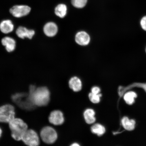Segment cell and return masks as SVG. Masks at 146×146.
<instances>
[{
  "label": "cell",
  "instance_id": "cell-13",
  "mask_svg": "<svg viewBox=\"0 0 146 146\" xmlns=\"http://www.w3.org/2000/svg\"><path fill=\"white\" fill-rule=\"evenodd\" d=\"M69 84L70 88L75 92H78L81 90L82 83L81 80L76 76L71 78L69 81Z\"/></svg>",
  "mask_w": 146,
  "mask_h": 146
},
{
  "label": "cell",
  "instance_id": "cell-21",
  "mask_svg": "<svg viewBox=\"0 0 146 146\" xmlns=\"http://www.w3.org/2000/svg\"><path fill=\"white\" fill-rule=\"evenodd\" d=\"M140 24L142 29L146 31V16L142 18L140 22Z\"/></svg>",
  "mask_w": 146,
  "mask_h": 146
},
{
  "label": "cell",
  "instance_id": "cell-12",
  "mask_svg": "<svg viewBox=\"0 0 146 146\" xmlns=\"http://www.w3.org/2000/svg\"><path fill=\"white\" fill-rule=\"evenodd\" d=\"M14 29V25L10 20H5L0 23V30L3 33L7 34L11 33Z\"/></svg>",
  "mask_w": 146,
  "mask_h": 146
},
{
  "label": "cell",
  "instance_id": "cell-15",
  "mask_svg": "<svg viewBox=\"0 0 146 146\" xmlns=\"http://www.w3.org/2000/svg\"><path fill=\"white\" fill-rule=\"evenodd\" d=\"M123 127L128 131H132L135 128V121L133 119L129 120L127 117H125L121 120Z\"/></svg>",
  "mask_w": 146,
  "mask_h": 146
},
{
  "label": "cell",
  "instance_id": "cell-9",
  "mask_svg": "<svg viewBox=\"0 0 146 146\" xmlns=\"http://www.w3.org/2000/svg\"><path fill=\"white\" fill-rule=\"evenodd\" d=\"M76 41L78 44L85 46L89 44L90 42V36L87 33L84 31L80 32L76 34L75 38Z\"/></svg>",
  "mask_w": 146,
  "mask_h": 146
},
{
  "label": "cell",
  "instance_id": "cell-25",
  "mask_svg": "<svg viewBox=\"0 0 146 146\" xmlns=\"http://www.w3.org/2000/svg\"></svg>",
  "mask_w": 146,
  "mask_h": 146
},
{
  "label": "cell",
  "instance_id": "cell-17",
  "mask_svg": "<svg viewBox=\"0 0 146 146\" xmlns=\"http://www.w3.org/2000/svg\"><path fill=\"white\" fill-rule=\"evenodd\" d=\"M91 132L94 134L101 136L105 132L106 129L103 126L99 123L94 124L91 127Z\"/></svg>",
  "mask_w": 146,
  "mask_h": 146
},
{
  "label": "cell",
  "instance_id": "cell-2",
  "mask_svg": "<svg viewBox=\"0 0 146 146\" xmlns=\"http://www.w3.org/2000/svg\"><path fill=\"white\" fill-rule=\"evenodd\" d=\"M9 123L13 138L17 141L21 140L23 135L28 129L27 124L19 118H14Z\"/></svg>",
  "mask_w": 146,
  "mask_h": 146
},
{
  "label": "cell",
  "instance_id": "cell-23",
  "mask_svg": "<svg viewBox=\"0 0 146 146\" xmlns=\"http://www.w3.org/2000/svg\"><path fill=\"white\" fill-rule=\"evenodd\" d=\"M71 146H80L79 144H78L77 143H74L72 144V145H71Z\"/></svg>",
  "mask_w": 146,
  "mask_h": 146
},
{
  "label": "cell",
  "instance_id": "cell-1",
  "mask_svg": "<svg viewBox=\"0 0 146 146\" xmlns=\"http://www.w3.org/2000/svg\"><path fill=\"white\" fill-rule=\"evenodd\" d=\"M29 100L33 104L38 106H46L50 100V92L46 87L36 88L33 86L30 87Z\"/></svg>",
  "mask_w": 146,
  "mask_h": 146
},
{
  "label": "cell",
  "instance_id": "cell-16",
  "mask_svg": "<svg viewBox=\"0 0 146 146\" xmlns=\"http://www.w3.org/2000/svg\"><path fill=\"white\" fill-rule=\"evenodd\" d=\"M67 7L64 4H59L55 9V13L56 15L61 18L65 17L67 14Z\"/></svg>",
  "mask_w": 146,
  "mask_h": 146
},
{
  "label": "cell",
  "instance_id": "cell-6",
  "mask_svg": "<svg viewBox=\"0 0 146 146\" xmlns=\"http://www.w3.org/2000/svg\"><path fill=\"white\" fill-rule=\"evenodd\" d=\"M31 9L30 7L28 5H17L12 7L10 9V12L14 17L21 18L30 13Z\"/></svg>",
  "mask_w": 146,
  "mask_h": 146
},
{
  "label": "cell",
  "instance_id": "cell-22",
  "mask_svg": "<svg viewBox=\"0 0 146 146\" xmlns=\"http://www.w3.org/2000/svg\"><path fill=\"white\" fill-rule=\"evenodd\" d=\"M91 92L94 94H99L100 91V89L99 87L96 86H95L92 88L91 90Z\"/></svg>",
  "mask_w": 146,
  "mask_h": 146
},
{
  "label": "cell",
  "instance_id": "cell-19",
  "mask_svg": "<svg viewBox=\"0 0 146 146\" xmlns=\"http://www.w3.org/2000/svg\"><path fill=\"white\" fill-rule=\"evenodd\" d=\"M87 0H72L73 6L78 8H82L84 7L87 3Z\"/></svg>",
  "mask_w": 146,
  "mask_h": 146
},
{
  "label": "cell",
  "instance_id": "cell-4",
  "mask_svg": "<svg viewBox=\"0 0 146 146\" xmlns=\"http://www.w3.org/2000/svg\"><path fill=\"white\" fill-rule=\"evenodd\" d=\"M40 136L42 141L46 143L52 144L56 141L57 138L56 131L52 127H46L42 129Z\"/></svg>",
  "mask_w": 146,
  "mask_h": 146
},
{
  "label": "cell",
  "instance_id": "cell-24",
  "mask_svg": "<svg viewBox=\"0 0 146 146\" xmlns=\"http://www.w3.org/2000/svg\"><path fill=\"white\" fill-rule=\"evenodd\" d=\"M2 133V130L0 128V138L1 136Z\"/></svg>",
  "mask_w": 146,
  "mask_h": 146
},
{
  "label": "cell",
  "instance_id": "cell-14",
  "mask_svg": "<svg viewBox=\"0 0 146 146\" xmlns=\"http://www.w3.org/2000/svg\"><path fill=\"white\" fill-rule=\"evenodd\" d=\"M95 115V112L93 109H86L84 113V117L86 123L89 124L94 123L96 120Z\"/></svg>",
  "mask_w": 146,
  "mask_h": 146
},
{
  "label": "cell",
  "instance_id": "cell-18",
  "mask_svg": "<svg viewBox=\"0 0 146 146\" xmlns=\"http://www.w3.org/2000/svg\"><path fill=\"white\" fill-rule=\"evenodd\" d=\"M137 97V94L134 92H128L124 96V99L128 104H132L134 102V98Z\"/></svg>",
  "mask_w": 146,
  "mask_h": 146
},
{
  "label": "cell",
  "instance_id": "cell-20",
  "mask_svg": "<svg viewBox=\"0 0 146 146\" xmlns=\"http://www.w3.org/2000/svg\"><path fill=\"white\" fill-rule=\"evenodd\" d=\"M102 94H94L91 92L89 95V98L90 101L93 103L97 104L99 103L100 101V98Z\"/></svg>",
  "mask_w": 146,
  "mask_h": 146
},
{
  "label": "cell",
  "instance_id": "cell-5",
  "mask_svg": "<svg viewBox=\"0 0 146 146\" xmlns=\"http://www.w3.org/2000/svg\"><path fill=\"white\" fill-rule=\"evenodd\" d=\"M25 145L30 146H36L39 145L40 140L38 135L32 129H27L21 138Z\"/></svg>",
  "mask_w": 146,
  "mask_h": 146
},
{
  "label": "cell",
  "instance_id": "cell-7",
  "mask_svg": "<svg viewBox=\"0 0 146 146\" xmlns=\"http://www.w3.org/2000/svg\"><path fill=\"white\" fill-rule=\"evenodd\" d=\"M49 120L50 123L54 125H62L64 122L63 113L59 110L53 111L49 116Z\"/></svg>",
  "mask_w": 146,
  "mask_h": 146
},
{
  "label": "cell",
  "instance_id": "cell-8",
  "mask_svg": "<svg viewBox=\"0 0 146 146\" xmlns=\"http://www.w3.org/2000/svg\"><path fill=\"white\" fill-rule=\"evenodd\" d=\"M16 34L18 37L21 39L27 38L32 39L35 34V32L33 30H29L26 27H20L16 30Z\"/></svg>",
  "mask_w": 146,
  "mask_h": 146
},
{
  "label": "cell",
  "instance_id": "cell-3",
  "mask_svg": "<svg viewBox=\"0 0 146 146\" xmlns=\"http://www.w3.org/2000/svg\"><path fill=\"white\" fill-rule=\"evenodd\" d=\"M15 113L13 106L6 104L0 107V122L9 123L15 118Z\"/></svg>",
  "mask_w": 146,
  "mask_h": 146
},
{
  "label": "cell",
  "instance_id": "cell-11",
  "mask_svg": "<svg viewBox=\"0 0 146 146\" xmlns=\"http://www.w3.org/2000/svg\"><path fill=\"white\" fill-rule=\"evenodd\" d=\"M1 43L5 47L7 52H11L15 49L16 42L13 38L9 36L3 38L1 40Z\"/></svg>",
  "mask_w": 146,
  "mask_h": 146
},
{
  "label": "cell",
  "instance_id": "cell-10",
  "mask_svg": "<svg viewBox=\"0 0 146 146\" xmlns=\"http://www.w3.org/2000/svg\"><path fill=\"white\" fill-rule=\"evenodd\" d=\"M58 27L55 23L52 22L47 23L44 27L43 31L46 35L52 37L55 36L58 32Z\"/></svg>",
  "mask_w": 146,
  "mask_h": 146
}]
</instances>
